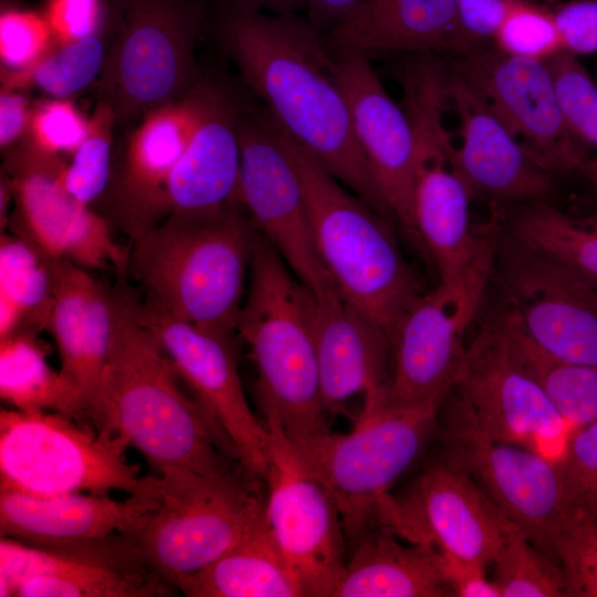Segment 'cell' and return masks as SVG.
I'll use <instances>...</instances> for the list:
<instances>
[{"label": "cell", "mask_w": 597, "mask_h": 597, "mask_svg": "<svg viewBox=\"0 0 597 597\" xmlns=\"http://www.w3.org/2000/svg\"><path fill=\"white\" fill-rule=\"evenodd\" d=\"M357 143L395 218L417 245L413 222L416 153L409 117L387 93L368 56L332 52Z\"/></svg>", "instance_id": "21"}, {"label": "cell", "mask_w": 597, "mask_h": 597, "mask_svg": "<svg viewBox=\"0 0 597 597\" xmlns=\"http://www.w3.org/2000/svg\"><path fill=\"white\" fill-rule=\"evenodd\" d=\"M509 522L470 476L440 457L404 491L381 498L376 511V523L405 541L485 567Z\"/></svg>", "instance_id": "18"}, {"label": "cell", "mask_w": 597, "mask_h": 597, "mask_svg": "<svg viewBox=\"0 0 597 597\" xmlns=\"http://www.w3.org/2000/svg\"><path fill=\"white\" fill-rule=\"evenodd\" d=\"M70 42L55 43L31 67L24 71L1 69V86L28 91L35 87L50 97L70 98L95 83L102 72L107 45L105 33Z\"/></svg>", "instance_id": "35"}, {"label": "cell", "mask_w": 597, "mask_h": 597, "mask_svg": "<svg viewBox=\"0 0 597 597\" xmlns=\"http://www.w3.org/2000/svg\"><path fill=\"white\" fill-rule=\"evenodd\" d=\"M53 286V260L24 239L1 233L0 338L46 329Z\"/></svg>", "instance_id": "32"}, {"label": "cell", "mask_w": 597, "mask_h": 597, "mask_svg": "<svg viewBox=\"0 0 597 597\" xmlns=\"http://www.w3.org/2000/svg\"><path fill=\"white\" fill-rule=\"evenodd\" d=\"M115 326L102 377V431L122 437L157 473L178 467L208 475L237 465L233 450L135 308L127 274H117Z\"/></svg>", "instance_id": "2"}, {"label": "cell", "mask_w": 597, "mask_h": 597, "mask_svg": "<svg viewBox=\"0 0 597 597\" xmlns=\"http://www.w3.org/2000/svg\"><path fill=\"white\" fill-rule=\"evenodd\" d=\"M311 316L326 413H342L356 397L362 398L357 418L387 404L390 344L385 331L336 287L312 293Z\"/></svg>", "instance_id": "22"}, {"label": "cell", "mask_w": 597, "mask_h": 597, "mask_svg": "<svg viewBox=\"0 0 597 597\" xmlns=\"http://www.w3.org/2000/svg\"><path fill=\"white\" fill-rule=\"evenodd\" d=\"M433 554L450 596L501 597L498 586L486 575L488 567L450 554Z\"/></svg>", "instance_id": "47"}, {"label": "cell", "mask_w": 597, "mask_h": 597, "mask_svg": "<svg viewBox=\"0 0 597 597\" xmlns=\"http://www.w3.org/2000/svg\"><path fill=\"white\" fill-rule=\"evenodd\" d=\"M347 557L333 597H443L450 590L432 551L380 524L347 541Z\"/></svg>", "instance_id": "29"}, {"label": "cell", "mask_w": 597, "mask_h": 597, "mask_svg": "<svg viewBox=\"0 0 597 597\" xmlns=\"http://www.w3.org/2000/svg\"><path fill=\"white\" fill-rule=\"evenodd\" d=\"M135 308L184 385L230 444L239 464L263 481L270 432L244 394L233 334L171 316L137 294Z\"/></svg>", "instance_id": "15"}, {"label": "cell", "mask_w": 597, "mask_h": 597, "mask_svg": "<svg viewBox=\"0 0 597 597\" xmlns=\"http://www.w3.org/2000/svg\"><path fill=\"white\" fill-rule=\"evenodd\" d=\"M53 276L46 329L56 345L61 373L80 390L92 425L102 431V377L115 326L114 291L65 260H53Z\"/></svg>", "instance_id": "25"}, {"label": "cell", "mask_w": 597, "mask_h": 597, "mask_svg": "<svg viewBox=\"0 0 597 597\" xmlns=\"http://www.w3.org/2000/svg\"><path fill=\"white\" fill-rule=\"evenodd\" d=\"M447 95L460 119V169L474 193L503 203L548 202L555 175L521 145L488 102L452 67Z\"/></svg>", "instance_id": "24"}, {"label": "cell", "mask_w": 597, "mask_h": 597, "mask_svg": "<svg viewBox=\"0 0 597 597\" xmlns=\"http://www.w3.org/2000/svg\"><path fill=\"white\" fill-rule=\"evenodd\" d=\"M440 458L460 469L527 540L554 558V544L576 515L558 464L484 432L449 391L438 410Z\"/></svg>", "instance_id": "10"}, {"label": "cell", "mask_w": 597, "mask_h": 597, "mask_svg": "<svg viewBox=\"0 0 597 597\" xmlns=\"http://www.w3.org/2000/svg\"><path fill=\"white\" fill-rule=\"evenodd\" d=\"M438 410L387 402L358 417L349 432L290 439L336 503L347 541L376 524L380 499L436 439Z\"/></svg>", "instance_id": "9"}, {"label": "cell", "mask_w": 597, "mask_h": 597, "mask_svg": "<svg viewBox=\"0 0 597 597\" xmlns=\"http://www.w3.org/2000/svg\"><path fill=\"white\" fill-rule=\"evenodd\" d=\"M53 35L41 10L6 4L0 14L1 69L24 71L53 44Z\"/></svg>", "instance_id": "42"}, {"label": "cell", "mask_w": 597, "mask_h": 597, "mask_svg": "<svg viewBox=\"0 0 597 597\" xmlns=\"http://www.w3.org/2000/svg\"><path fill=\"white\" fill-rule=\"evenodd\" d=\"M362 0H305L306 19L322 34L326 35L358 7Z\"/></svg>", "instance_id": "49"}, {"label": "cell", "mask_w": 597, "mask_h": 597, "mask_svg": "<svg viewBox=\"0 0 597 597\" xmlns=\"http://www.w3.org/2000/svg\"><path fill=\"white\" fill-rule=\"evenodd\" d=\"M563 51L597 52V0H566L552 8Z\"/></svg>", "instance_id": "46"}, {"label": "cell", "mask_w": 597, "mask_h": 597, "mask_svg": "<svg viewBox=\"0 0 597 597\" xmlns=\"http://www.w3.org/2000/svg\"><path fill=\"white\" fill-rule=\"evenodd\" d=\"M567 128L579 147L597 192V86L577 56L561 51L545 62Z\"/></svg>", "instance_id": "36"}, {"label": "cell", "mask_w": 597, "mask_h": 597, "mask_svg": "<svg viewBox=\"0 0 597 597\" xmlns=\"http://www.w3.org/2000/svg\"><path fill=\"white\" fill-rule=\"evenodd\" d=\"M566 596L597 597V522L576 514L554 544Z\"/></svg>", "instance_id": "41"}, {"label": "cell", "mask_w": 597, "mask_h": 597, "mask_svg": "<svg viewBox=\"0 0 597 597\" xmlns=\"http://www.w3.org/2000/svg\"><path fill=\"white\" fill-rule=\"evenodd\" d=\"M515 359L575 429L597 421V366L570 363L540 348L503 308L496 313Z\"/></svg>", "instance_id": "33"}, {"label": "cell", "mask_w": 597, "mask_h": 597, "mask_svg": "<svg viewBox=\"0 0 597 597\" xmlns=\"http://www.w3.org/2000/svg\"><path fill=\"white\" fill-rule=\"evenodd\" d=\"M471 323L440 284L418 295L389 335V402L440 408L453 386Z\"/></svg>", "instance_id": "23"}, {"label": "cell", "mask_w": 597, "mask_h": 597, "mask_svg": "<svg viewBox=\"0 0 597 597\" xmlns=\"http://www.w3.org/2000/svg\"><path fill=\"white\" fill-rule=\"evenodd\" d=\"M118 434L52 411L0 410V489L35 495L147 494L158 475L140 476Z\"/></svg>", "instance_id": "8"}, {"label": "cell", "mask_w": 597, "mask_h": 597, "mask_svg": "<svg viewBox=\"0 0 597 597\" xmlns=\"http://www.w3.org/2000/svg\"><path fill=\"white\" fill-rule=\"evenodd\" d=\"M491 566L501 597L566 596L558 563L535 547L511 522Z\"/></svg>", "instance_id": "37"}, {"label": "cell", "mask_w": 597, "mask_h": 597, "mask_svg": "<svg viewBox=\"0 0 597 597\" xmlns=\"http://www.w3.org/2000/svg\"><path fill=\"white\" fill-rule=\"evenodd\" d=\"M273 123L300 177L314 242L335 287L389 338L422 291L387 217L348 190Z\"/></svg>", "instance_id": "5"}, {"label": "cell", "mask_w": 597, "mask_h": 597, "mask_svg": "<svg viewBox=\"0 0 597 597\" xmlns=\"http://www.w3.org/2000/svg\"><path fill=\"white\" fill-rule=\"evenodd\" d=\"M212 23L220 46L279 127L348 190L392 217L357 143L332 53L310 21L220 1Z\"/></svg>", "instance_id": "1"}, {"label": "cell", "mask_w": 597, "mask_h": 597, "mask_svg": "<svg viewBox=\"0 0 597 597\" xmlns=\"http://www.w3.org/2000/svg\"><path fill=\"white\" fill-rule=\"evenodd\" d=\"M32 105L25 91L0 87L1 153L14 147L25 137Z\"/></svg>", "instance_id": "48"}, {"label": "cell", "mask_w": 597, "mask_h": 597, "mask_svg": "<svg viewBox=\"0 0 597 597\" xmlns=\"http://www.w3.org/2000/svg\"><path fill=\"white\" fill-rule=\"evenodd\" d=\"M106 1L114 36L95 88L126 126L200 83L195 46L209 11L206 0Z\"/></svg>", "instance_id": "7"}, {"label": "cell", "mask_w": 597, "mask_h": 597, "mask_svg": "<svg viewBox=\"0 0 597 597\" xmlns=\"http://www.w3.org/2000/svg\"><path fill=\"white\" fill-rule=\"evenodd\" d=\"M117 126L113 107L98 100L88 130L75 153L65 161L61 181L80 203L91 207L104 195L112 174L113 132Z\"/></svg>", "instance_id": "38"}, {"label": "cell", "mask_w": 597, "mask_h": 597, "mask_svg": "<svg viewBox=\"0 0 597 597\" xmlns=\"http://www.w3.org/2000/svg\"><path fill=\"white\" fill-rule=\"evenodd\" d=\"M238 106L213 87L209 103L172 172L168 195L174 212H212L239 202Z\"/></svg>", "instance_id": "27"}, {"label": "cell", "mask_w": 597, "mask_h": 597, "mask_svg": "<svg viewBox=\"0 0 597 597\" xmlns=\"http://www.w3.org/2000/svg\"><path fill=\"white\" fill-rule=\"evenodd\" d=\"M158 498L159 486L124 500L87 492L35 495L0 489V537L56 543L128 534L157 506Z\"/></svg>", "instance_id": "26"}, {"label": "cell", "mask_w": 597, "mask_h": 597, "mask_svg": "<svg viewBox=\"0 0 597 597\" xmlns=\"http://www.w3.org/2000/svg\"><path fill=\"white\" fill-rule=\"evenodd\" d=\"M450 392L488 434L559 464L576 430L513 356L498 314L467 343Z\"/></svg>", "instance_id": "12"}, {"label": "cell", "mask_w": 597, "mask_h": 597, "mask_svg": "<svg viewBox=\"0 0 597 597\" xmlns=\"http://www.w3.org/2000/svg\"><path fill=\"white\" fill-rule=\"evenodd\" d=\"M507 231L597 279V212L578 217L549 202L523 205Z\"/></svg>", "instance_id": "34"}, {"label": "cell", "mask_w": 597, "mask_h": 597, "mask_svg": "<svg viewBox=\"0 0 597 597\" xmlns=\"http://www.w3.org/2000/svg\"><path fill=\"white\" fill-rule=\"evenodd\" d=\"M200 82L178 101L146 114L113 156L108 186L97 201L100 212L130 241L170 214L169 182L211 97Z\"/></svg>", "instance_id": "19"}, {"label": "cell", "mask_w": 597, "mask_h": 597, "mask_svg": "<svg viewBox=\"0 0 597 597\" xmlns=\"http://www.w3.org/2000/svg\"><path fill=\"white\" fill-rule=\"evenodd\" d=\"M2 174L12 192L9 218L13 234L51 260H65L88 271L127 272L129 249L113 239L109 222L76 201L63 187V157L42 154L24 142L2 153Z\"/></svg>", "instance_id": "16"}, {"label": "cell", "mask_w": 597, "mask_h": 597, "mask_svg": "<svg viewBox=\"0 0 597 597\" xmlns=\"http://www.w3.org/2000/svg\"><path fill=\"white\" fill-rule=\"evenodd\" d=\"M55 43H70L103 32L106 0H44L41 9Z\"/></svg>", "instance_id": "44"}, {"label": "cell", "mask_w": 597, "mask_h": 597, "mask_svg": "<svg viewBox=\"0 0 597 597\" xmlns=\"http://www.w3.org/2000/svg\"><path fill=\"white\" fill-rule=\"evenodd\" d=\"M311 301V291L258 233L235 334L254 365L262 419H274L292 441L329 429L321 394Z\"/></svg>", "instance_id": "4"}, {"label": "cell", "mask_w": 597, "mask_h": 597, "mask_svg": "<svg viewBox=\"0 0 597 597\" xmlns=\"http://www.w3.org/2000/svg\"><path fill=\"white\" fill-rule=\"evenodd\" d=\"M158 478L157 506L126 535L149 566L178 589L184 578L211 564L261 522L263 481L241 465L220 475L167 467Z\"/></svg>", "instance_id": "6"}, {"label": "cell", "mask_w": 597, "mask_h": 597, "mask_svg": "<svg viewBox=\"0 0 597 597\" xmlns=\"http://www.w3.org/2000/svg\"><path fill=\"white\" fill-rule=\"evenodd\" d=\"M459 56L453 67L540 165L555 176L589 180L587 163L567 128L544 62L515 57L494 45Z\"/></svg>", "instance_id": "20"}, {"label": "cell", "mask_w": 597, "mask_h": 597, "mask_svg": "<svg viewBox=\"0 0 597 597\" xmlns=\"http://www.w3.org/2000/svg\"><path fill=\"white\" fill-rule=\"evenodd\" d=\"M235 9L249 12H270V14H294L305 10V0H220Z\"/></svg>", "instance_id": "50"}, {"label": "cell", "mask_w": 597, "mask_h": 597, "mask_svg": "<svg viewBox=\"0 0 597 597\" xmlns=\"http://www.w3.org/2000/svg\"><path fill=\"white\" fill-rule=\"evenodd\" d=\"M239 202L258 233L312 293L335 287L313 237L296 169L268 113L241 107Z\"/></svg>", "instance_id": "17"}, {"label": "cell", "mask_w": 597, "mask_h": 597, "mask_svg": "<svg viewBox=\"0 0 597 597\" xmlns=\"http://www.w3.org/2000/svg\"><path fill=\"white\" fill-rule=\"evenodd\" d=\"M558 467L573 511L597 522V421L573 432Z\"/></svg>", "instance_id": "43"}, {"label": "cell", "mask_w": 597, "mask_h": 597, "mask_svg": "<svg viewBox=\"0 0 597 597\" xmlns=\"http://www.w3.org/2000/svg\"><path fill=\"white\" fill-rule=\"evenodd\" d=\"M262 420L270 432L264 522L305 596L333 597L348 548L342 515L279 423Z\"/></svg>", "instance_id": "13"}, {"label": "cell", "mask_w": 597, "mask_h": 597, "mask_svg": "<svg viewBox=\"0 0 597 597\" xmlns=\"http://www.w3.org/2000/svg\"><path fill=\"white\" fill-rule=\"evenodd\" d=\"M48 346L34 332L0 338V397L13 409L52 411L91 421L80 390L48 360ZM92 426V425H91Z\"/></svg>", "instance_id": "31"}, {"label": "cell", "mask_w": 597, "mask_h": 597, "mask_svg": "<svg viewBox=\"0 0 597 597\" xmlns=\"http://www.w3.org/2000/svg\"><path fill=\"white\" fill-rule=\"evenodd\" d=\"M494 268L502 308L540 348L597 366V279L502 230Z\"/></svg>", "instance_id": "11"}, {"label": "cell", "mask_w": 597, "mask_h": 597, "mask_svg": "<svg viewBox=\"0 0 597 597\" xmlns=\"http://www.w3.org/2000/svg\"><path fill=\"white\" fill-rule=\"evenodd\" d=\"M87 118L71 98L49 97L32 105L23 140L50 156L71 157L88 130Z\"/></svg>", "instance_id": "40"}, {"label": "cell", "mask_w": 597, "mask_h": 597, "mask_svg": "<svg viewBox=\"0 0 597 597\" xmlns=\"http://www.w3.org/2000/svg\"><path fill=\"white\" fill-rule=\"evenodd\" d=\"M258 231L241 205L174 212L132 242L127 274L148 305L235 334Z\"/></svg>", "instance_id": "3"}, {"label": "cell", "mask_w": 597, "mask_h": 597, "mask_svg": "<svg viewBox=\"0 0 597 597\" xmlns=\"http://www.w3.org/2000/svg\"><path fill=\"white\" fill-rule=\"evenodd\" d=\"M520 0H455L459 55L492 46L512 7Z\"/></svg>", "instance_id": "45"}, {"label": "cell", "mask_w": 597, "mask_h": 597, "mask_svg": "<svg viewBox=\"0 0 597 597\" xmlns=\"http://www.w3.org/2000/svg\"><path fill=\"white\" fill-rule=\"evenodd\" d=\"M187 597H302L303 586L262 517L242 541L201 570L184 578Z\"/></svg>", "instance_id": "30"}, {"label": "cell", "mask_w": 597, "mask_h": 597, "mask_svg": "<svg viewBox=\"0 0 597 597\" xmlns=\"http://www.w3.org/2000/svg\"><path fill=\"white\" fill-rule=\"evenodd\" d=\"M493 45L509 55L545 63L563 51L553 9L533 0L517 1L499 28Z\"/></svg>", "instance_id": "39"}, {"label": "cell", "mask_w": 597, "mask_h": 597, "mask_svg": "<svg viewBox=\"0 0 597 597\" xmlns=\"http://www.w3.org/2000/svg\"><path fill=\"white\" fill-rule=\"evenodd\" d=\"M332 52L434 54L457 51L455 0H362L323 35Z\"/></svg>", "instance_id": "28"}, {"label": "cell", "mask_w": 597, "mask_h": 597, "mask_svg": "<svg viewBox=\"0 0 597 597\" xmlns=\"http://www.w3.org/2000/svg\"><path fill=\"white\" fill-rule=\"evenodd\" d=\"M177 593L126 534L56 543L0 537V597H167Z\"/></svg>", "instance_id": "14"}]
</instances>
